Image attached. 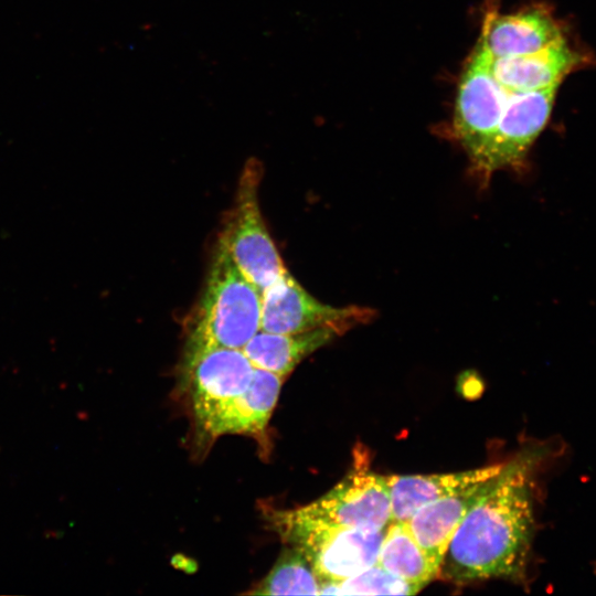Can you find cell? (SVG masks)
<instances>
[{"label": "cell", "mask_w": 596, "mask_h": 596, "mask_svg": "<svg viewBox=\"0 0 596 596\" xmlns=\"http://www.w3.org/2000/svg\"><path fill=\"white\" fill-rule=\"evenodd\" d=\"M260 321L262 292L216 241L203 288L184 321L185 343L243 350Z\"/></svg>", "instance_id": "2"}, {"label": "cell", "mask_w": 596, "mask_h": 596, "mask_svg": "<svg viewBox=\"0 0 596 596\" xmlns=\"http://www.w3.org/2000/svg\"><path fill=\"white\" fill-rule=\"evenodd\" d=\"M558 86L531 92H510L497 129L473 166L483 182L500 169L523 162L530 147L549 121Z\"/></svg>", "instance_id": "8"}, {"label": "cell", "mask_w": 596, "mask_h": 596, "mask_svg": "<svg viewBox=\"0 0 596 596\" xmlns=\"http://www.w3.org/2000/svg\"><path fill=\"white\" fill-rule=\"evenodd\" d=\"M563 38L553 17L534 7L511 14L488 11L477 42L491 58L536 52Z\"/></svg>", "instance_id": "10"}, {"label": "cell", "mask_w": 596, "mask_h": 596, "mask_svg": "<svg viewBox=\"0 0 596 596\" xmlns=\"http://www.w3.org/2000/svg\"><path fill=\"white\" fill-rule=\"evenodd\" d=\"M180 366L195 428L210 438L217 418L249 385L255 366L243 350L188 343Z\"/></svg>", "instance_id": "5"}, {"label": "cell", "mask_w": 596, "mask_h": 596, "mask_svg": "<svg viewBox=\"0 0 596 596\" xmlns=\"http://www.w3.org/2000/svg\"><path fill=\"white\" fill-rule=\"evenodd\" d=\"M263 164L251 157L244 164L234 202L217 241L242 273L262 292L288 273L268 232L258 200Z\"/></svg>", "instance_id": "4"}, {"label": "cell", "mask_w": 596, "mask_h": 596, "mask_svg": "<svg viewBox=\"0 0 596 596\" xmlns=\"http://www.w3.org/2000/svg\"><path fill=\"white\" fill-rule=\"evenodd\" d=\"M492 478L423 505L407 521L413 536L439 571L451 538Z\"/></svg>", "instance_id": "12"}, {"label": "cell", "mask_w": 596, "mask_h": 596, "mask_svg": "<svg viewBox=\"0 0 596 596\" xmlns=\"http://www.w3.org/2000/svg\"><path fill=\"white\" fill-rule=\"evenodd\" d=\"M283 382V376L255 368L249 385L217 418L210 439L226 434L265 439Z\"/></svg>", "instance_id": "14"}, {"label": "cell", "mask_w": 596, "mask_h": 596, "mask_svg": "<svg viewBox=\"0 0 596 596\" xmlns=\"http://www.w3.org/2000/svg\"><path fill=\"white\" fill-rule=\"evenodd\" d=\"M374 315L366 307H332L319 301L289 272L262 291L260 330L268 332L295 333L321 327L345 332Z\"/></svg>", "instance_id": "7"}, {"label": "cell", "mask_w": 596, "mask_h": 596, "mask_svg": "<svg viewBox=\"0 0 596 596\" xmlns=\"http://www.w3.org/2000/svg\"><path fill=\"white\" fill-rule=\"evenodd\" d=\"M321 582L310 563L296 547L283 551L269 573L256 588L254 595H319Z\"/></svg>", "instance_id": "17"}, {"label": "cell", "mask_w": 596, "mask_h": 596, "mask_svg": "<svg viewBox=\"0 0 596 596\" xmlns=\"http://www.w3.org/2000/svg\"><path fill=\"white\" fill-rule=\"evenodd\" d=\"M297 509L312 519L363 531L384 530L392 521L386 476L364 469L350 472L326 494Z\"/></svg>", "instance_id": "9"}, {"label": "cell", "mask_w": 596, "mask_h": 596, "mask_svg": "<svg viewBox=\"0 0 596 596\" xmlns=\"http://www.w3.org/2000/svg\"><path fill=\"white\" fill-rule=\"evenodd\" d=\"M490 61L491 56L477 44L458 83L454 129L472 167L491 140L511 92L494 79Z\"/></svg>", "instance_id": "6"}, {"label": "cell", "mask_w": 596, "mask_h": 596, "mask_svg": "<svg viewBox=\"0 0 596 596\" xmlns=\"http://www.w3.org/2000/svg\"><path fill=\"white\" fill-rule=\"evenodd\" d=\"M421 588L403 581L377 562L341 582H322L319 595H414Z\"/></svg>", "instance_id": "18"}, {"label": "cell", "mask_w": 596, "mask_h": 596, "mask_svg": "<svg viewBox=\"0 0 596 596\" xmlns=\"http://www.w3.org/2000/svg\"><path fill=\"white\" fill-rule=\"evenodd\" d=\"M581 61L563 36L533 53L491 58L490 71L508 91L531 92L558 86Z\"/></svg>", "instance_id": "11"}, {"label": "cell", "mask_w": 596, "mask_h": 596, "mask_svg": "<svg viewBox=\"0 0 596 596\" xmlns=\"http://www.w3.org/2000/svg\"><path fill=\"white\" fill-rule=\"evenodd\" d=\"M342 333V330L334 327L295 333L259 330L243 348V352L255 368L285 377L305 358Z\"/></svg>", "instance_id": "15"}, {"label": "cell", "mask_w": 596, "mask_h": 596, "mask_svg": "<svg viewBox=\"0 0 596 596\" xmlns=\"http://www.w3.org/2000/svg\"><path fill=\"white\" fill-rule=\"evenodd\" d=\"M503 464L453 473L386 476L392 521L407 522L423 505L497 476Z\"/></svg>", "instance_id": "13"}, {"label": "cell", "mask_w": 596, "mask_h": 596, "mask_svg": "<svg viewBox=\"0 0 596 596\" xmlns=\"http://www.w3.org/2000/svg\"><path fill=\"white\" fill-rule=\"evenodd\" d=\"M377 563L421 589L440 575V571L413 536L407 522H390L382 540Z\"/></svg>", "instance_id": "16"}, {"label": "cell", "mask_w": 596, "mask_h": 596, "mask_svg": "<svg viewBox=\"0 0 596 596\" xmlns=\"http://www.w3.org/2000/svg\"><path fill=\"white\" fill-rule=\"evenodd\" d=\"M269 520L284 541L305 555L321 583L344 581L375 564L386 530L339 526L298 509L272 510Z\"/></svg>", "instance_id": "3"}, {"label": "cell", "mask_w": 596, "mask_h": 596, "mask_svg": "<svg viewBox=\"0 0 596 596\" xmlns=\"http://www.w3.org/2000/svg\"><path fill=\"white\" fill-rule=\"evenodd\" d=\"M549 445L523 448L504 462L451 538L440 575L456 584L525 577L534 531V483Z\"/></svg>", "instance_id": "1"}]
</instances>
